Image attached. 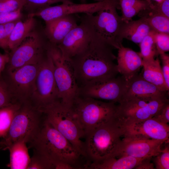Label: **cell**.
Here are the masks:
<instances>
[{
	"label": "cell",
	"mask_w": 169,
	"mask_h": 169,
	"mask_svg": "<svg viewBox=\"0 0 169 169\" xmlns=\"http://www.w3.org/2000/svg\"><path fill=\"white\" fill-rule=\"evenodd\" d=\"M121 9L122 20H131L132 17L141 11L149 9L153 4L151 0H118Z\"/></svg>",
	"instance_id": "cell-26"
},
{
	"label": "cell",
	"mask_w": 169,
	"mask_h": 169,
	"mask_svg": "<svg viewBox=\"0 0 169 169\" xmlns=\"http://www.w3.org/2000/svg\"><path fill=\"white\" fill-rule=\"evenodd\" d=\"M118 49L116 64L118 73L127 80L138 74L142 67L143 59L139 52L121 45Z\"/></svg>",
	"instance_id": "cell-20"
},
{
	"label": "cell",
	"mask_w": 169,
	"mask_h": 169,
	"mask_svg": "<svg viewBox=\"0 0 169 169\" xmlns=\"http://www.w3.org/2000/svg\"><path fill=\"white\" fill-rule=\"evenodd\" d=\"M41 61L8 72L9 78L7 81L16 102L21 103L29 102Z\"/></svg>",
	"instance_id": "cell-12"
},
{
	"label": "cell",
	"mask_w": 169,
	"mask_h": 169,
	"mask_svg": "<svg viewBox=\"0 0 169 169\" xmlns=\"http://www.w3.org/2000/svg\"><path fill=\"white\" fill-rule=\"evenodd\" d=\"M156 0L157 2H158L161 1V0Z\"/></svg>",
	"instance_id": "cell-45"
},
{
	"label": "cell",
	"mask_w": 169,
	"mask_h": 169,
	"mask_svg": "<svg viewBox=\"0 0 169 169\" xmlns=\"http://www.w3.org/2000/svg\"><path fill=\"white\" fill-rule=\"evenodd\" d=\"M154 164L156 169H169V145L167 144L157 155L153 157Z\"/></svg>",
	"instance_id": "cell-33"
},
{
	"label": "cell",
	"mask_w": 169,
	"mask_h": 169,
	"mask_svg": "<svg viewBox=\"0 0 169 169\" xmlns=\"http://www.w3.org/2000/svg\"><path fill=\"white\" fill-rule=\"evenodd\" d=\"M136 96L142 98L157 99L168 97L167 91L160 90L138 74L127 81L126 91L123 96Z\"/></svg>",
	"instance_id": "cell-19"
},
{
	"label": "cell",
	"mask_w": 169,
	"mask_h": 169,
	"mask_svg": "<svg viewBox=\"0 0 169 169\" xmlns=\"http://www.w3.org/2000/svg\"><path fill=\"white\" fill-rule=\"evenodd\" d=\"M96 0L95 2L89 3H62L43 8L30 13L29 15L34 17H39L46 22L64 16L79 13L94 14L104 8L109 0Z\"/></svg>",
	"instance_id": "cell-15"
},
{
	"label": "cell",
	"mask_w": 169,
	"mask_h": 169,
	"mask_svg": "<svg viewBox=\"0 0 169 169\" xmlns=\"http://www.w3.org/2000/svg\"><path fill=\"white\" fill-rule=\"evenodd\" d=\"M151 30L147 23L142 18L136 20L123 21L118 34L117 42L121 46L123 39L125 38L139 44Z\"/></svg>",
	"instance_id": "cell-21"
},
{
	"label": "cell",
	"mask_w": 169,
	"mask_h": 169,
	"mask_svg": "<svg viewBox=\"0 0 169 169\" xmlns=\"http://www.w3.org/2000/svg\"><path fill=\"white\" fill-rule=\"evenodd\" d=\"M41 111L45 120L64 136L80 155L86 156L84 143L81 140L85 134L72 107L59 101Z\"/></svg>",
	"instance_id": "cell-5"
},
{
	"label": "cell",
	"mask_w": 169,
	"mask_h": 169,
	"mask_svg": "<svg viewBox=\"0 0 169 169\" xmlns=\"http://www.w3.org/2000/svg\"><path fill=\"white\" fill-rule=\"evenodd\" d=\"M155 41L157 55L169 50V34L156 32Z\"/></svg>",
	"instance_id": "cell-34"
},
{
	"label": "cell",
	"mask_w": 169,
	"mask_h": 169,
	"mask_svg": "<svg viewBox=\"0 0 169 169\" xmlns=\"http://www.w3.org/2000/svg\"><path fill=\"white\" fill-rule=\"evenodd\" d=\"M44 32L49 41L58 45L77 25L75 14L69 15L45 22Z\"/></svg>",
	"instance_id": "cell-18"
},
{
	"label": "cell",
	"mask_w": 169,
	"mask_h": 169,
	"mask_svg": "<svg viewBox=\"0 0 169 169\" xmlns=\"http://www.w3.org/2000/svg\"><path fill=\"white\" fill-rule=\"evenodd\" d=\"M153 117L162 123L168 124L169 122V103L165 105Z\"/></svg>",
	"instance_id": "cell-39"
},
{
	"label": "cell",
	"mask_w": 169,
	"mask_h": 169,
	"mask_svg": "<svg viewBox=\"0 0 169 169\" xmlns=\"http://www.w3.org/2000/svg\"><path fill=\"white\" fill-rule=\"evenodd\" d=\"M85 135L101 125L114 119L115 103L78 95L71 106Z\"/></svg>",
	"instance_id": "cell-6"
},
{
	"label": "cell",
	"mask_w": 169,
	"mask_h": 169,
	"mask_svg": "<svg viewBox=\"0 0 169 169\" xmlns=\"http://www.w3.org/2000/svg\"><path fill=\"white\" fill-rule=\"evenodd\" d=\"M47 51L52 60L59 100L63 104L71 107L79 95V88L72 68L69 61L63 57L57 45L49 42Z\"/></svg>",
	"instance_id": "cell-8"
},
{
	"label": "cell",
	"mask_w": 169,
	"mask_h": 169,
	"mask_svg": "<svg viewBox=\"0 0 169 169\" xmlns=\"http://www.w3.org/2000/svg\"><path fill=\"white\" fill-rule=\"evenodd\" d=\"M113 49L103 41L91 39L86 48L68 60L79 88L91 81L116 77L118 72Z\"/></svg>",
	"instance_id": "cell-1"
},
{
	"label": "cell",
	"mask_w": 169,
	"mask_h": 169,
	"mask_svg": "<svg viewBox=\"0 0 169 169\" xmlns=\"http://www.w3.org/2000/svg\"><path fill=\"white\" fill-rule=\"evenodd\" d=\"M168 103V97H124L117 105L115 119L120 124L142 121L153 117Z\"/></svg>",
	"instance_id": "cell-9"
},
{
	"label": "cell",
	"mask_w": 169,
	"mask_h": 169,
	"mask_svg": "<svg viewBox=\"0 0 169 169\" xmlns=\"http://www.w3.org/2000/svg\"><path fill=\"white\" fill-rule=\"evenodd\" d=\"M162 62V70L165 83L169 89V56L164 53L160 54Z\"/></svg>",
	"instance_id": "cell-38"
},
{
	"label": "cell",
	"mask_w": 169,
	"mask_h": 169,
	"mask_svg": "<svg viewBox=\"0 0 169 169\" xmlns=\"http://www.w3.org/2000/svg\"><path fill=\"white\" fill-rule=\"evenodd\" d=\"M144 158L127 156L119 158L110 156L98 161L93 162L88 167L94 169H135Z\"/></svg>",
	"instance_id": "cell-23"
},
{
	"label": "cell",
	"mask_w": 169,
	"mask_h": 169,
	"mask_svg": "<svg viewBox=\"0 0 169 169\" xmlns=\"http://www.w3.org/2000/svg\"><path fill=\"white\" fill-rule=\"evenodd\" d=\"M123 135L120 124L115 119L95 128L85 136L84 143L86 156L95 162L112 156Z\"/></svg>",
	"instance_id": "cell-4"
},
{
	"label": "cell",
	"mask_w": 169,
	"mask_h": 169,
	"mask_svg": "<svg viewBox=\"0 0 169 169\" xmlns=\"http://www.w3.org/2000/svg\"><path fill=\"white\" fill-rule=\"evenodd\" d=\"M59 101L60 100L54 76L53 63L47 51L40 63L29 102L41 110Z\"/></svg>",
	"instance_id": "cell-11"
},
{
	"label": "cell",
	"mask_w": 169,
	"mask_h": 169,
	"mask_svg": "<svg viewBox=\"0 0 169 169\" xmlns=\"http://www.w3.org/2000/svg\"><path fill=\"white\" fill-rule=\"evenodd\" d=\"M24 0H0V13L9 12L23 8Z\"/></svg>",
	"instance_id": "cell-35"
},
{
	"label": "cell",
	"mask_w": 169,
	"mask_h": 169,
	"mask_svg": "<svg viewBox=\"0 0 169 169\" xmlns=\"http://www.w3.org/2000/svg\"><path fill=\"white\" fill-rule=\"evenodd\" d=\"M27 142L22 139L7 146L10 153L8 166L11 169H27L30 161Z\"/></svg>",
	"instance_id": "cell-22"
},
{
	"label": "cell",
	"mask_w": 169,
	"mask_h": 169,
	"mask_svg": "<svg viewBox=\"0 0 169 169\" xmlns=\"http://www.w3.org/2000/svg\"><path fill=\"white\" fill-rule=\"evenodd\" d=\"M169 141L136 139L124 137L111 156H131L136 158L152 157L159 154L161 147Z\"/></svg>",
	"instance_id": "cell-16"
},
{
	"label": "cell",
	"mask_w": 169,
	"mask_h": 169,
	"mask_svg": "<svg viewBox=\"0 0 169 169\" xmlns=\"http://www.w3.org/2000/svg\"><path fill=\"white\" fill-rule=\"evenodd\" d=\"M22 103L16 102L0 108V138L7 136L13 118Z\"/></svg>",
	"instance_id": "cell-28"
},
{
	"label": "cell",
	"mask_w": 169,
	"mask_h": 169,
	"mask_svg": "<svg viewBox=\"0 0 169 169\" xmlns=\"http://www.w3.org/2000/svg\"><path fill=\"white\" fill-rule=\"evenodd\" d=\"M9 37L5 29L4 25L0 24V48L7 50Z\"/></svg>",
	"instance_id": "cell-40"
},
{
	"label": "cell",
	"mask_w": 169,
	"mask_h": 169,
	"mask_svg": "<svg viewBox=\"0 0 169 169\" xmlns=\"http://www.w3.org/2000/svg\"><path fill=\"white\" fill-rule=\"evenodd\" d=\"M91 41L88 31L80 23L72 29L57 46L63 57L68 60L84 50Z\"/></svg>",
	"instance_id": "cell-17"
},
{
	"label": "cell",
	"mask_w": 169,
	"mask_h": 169,
	"mask_svg": "<svg viewBox=\"0 0 169 169\" xmlns=\"http://www.w3.org/2000/svg\"><path fill=\"white\" fill-rule=\"evenodd\" d=\"M120 124L125 138L169 141V125L153 117Z\"/></svg>",
	"instance_id": "cell-14"
},
{
	"label": "cell",
	"mask_w": 169,
	"mask_h": 169,
	"mask_svg": "<svg viewBox=\"0 0 169 169\" xmlns=\"http://www.w3.org/2000/svg\"><path fill=\"white\" fill-rule=\"evenodd\" d=\"M142 67L143 72L142 76L144 79L162 91L169 90L165 83L161 67L158 59L149 61L143 60Z\"/></svg>",
	"instance_id": "cell-25"
},
{
	"label": "cell",
	"mask_w": 169,
	"mask_h": 169,
	"mask_svg": "<svg viewBox=\"0 0 169 169\" xmlns=\"http://www.w3.org/2000/svg\"><path fill=\"white\" fill-rule=\"evenodd\" d=\"M5 146L2 141H0V150L3 149L4 150Z\"/></svg>",
	"instance_id": "cell-43"
},
{
	"label": "cell",
	"mask_w": 169,
	"mask_h": 169,
	"mask_svg": "<svg viewBox=\"0 0 169 169\" xmlns=\"http://www.w3.org/2000/svg\"><path fill=\"white\" fill-rule=\"evenodd\" d=\"M9 58V54L0 53V75L8 63Z\"/></svg>",
	"instance_id": "cell-42"
},
{
	"label": "cell",
	"mask_w": 169,
	"mask_h": 169,
	"mask_svg": "<svg viewBox=\"0 0 169 169\" xmlns=\"http://www.w3.org/2000/svg\"><path fill=\"white\" fill-rule=\"evenodd\" d=\"M44 121L42 111L29 102L22 103L13 118L7 136L2 141L5 148L20 139H24L27 144L29 143L38 134Z\"/></svg>",
	"instance_id": "cell-7"
},
{
	"label": "cell",
	"mask_w": 169,
	"mask_h": 169,
	"mask_svg": "<svg viewBox=\"0 0 169 169\" xmlns=\"http://www.w3.org/2000/svg\"><path fill=\"white\" fill-rule=\"evenodd\" d=\"M27 169H54L53 164L39 153L33 151Z\"/></svg>",
	"instance_id": "cell-30"
},
{
	"label": "cell",
	"mask_w": 169,
	"mask_h": 169,
	"mask_svg": "<svg viewBox=\"0 0 169 169\" xmlns=\"http://www.w3.org/2000/svg\"><path fill=\"white\" fill-rule=\"evenodd\" d=\"M139 13L140 18L146 21L152 30L169 34V18L161 14L151 13L147 9Z\"/></svg>",
	"instance_id": "cell-27"
},
{
	"label": "cell",
	"mask_w": 169,
	"mask_h": 169,
	"mask_svg": "<svg viewBox=\"0 0 169 169\" xmlns=\"http://www.w3.org/2000/svg\"><path fill=\"white\" fill-rule=\"evenodd\" d=\"M152 157L144 158L138 165L135 168L136 169H154V165L151 162Z\"/></svg>",
	"instance_id": "cell-41"
},
{
	"label": "cell",
	"mask_w": 169,
	"mask_h": 169,
	"mask_svg": "<svg viewBox=\"0 0 169 169\" xmlns=\"http://www.w3.org/2000/svg\"><path fill=\"white\" fill-rule=\"evenodd\" d=\"M82 3H85L86 0H80Z\"/></svg>",
	"instance_id": "cell-44"
},
{
	"label": "cell",
	"mask_w": 169,
	"mask_h": 169,
	"mask_svg": "<svg viewBox=\"0 0 169 169\" xmlns=\"http://www.w3.org/2000/svg\"><path fill=\"white\" fill-rule=\"evenodd\" d=\"M120 7L118 0H109L96 14H84L81 23L88 31L91 39L100 40L118 49L120 46L117 41L120 26L123 21L117 12Z\"/></svg>",
	"instance_id": "cell-3"
},
{
	"label": "cell",
	"mask_w": 169,
	"mask_h": 169,
	"mask_svg": "<svg viewBox=\"0 0 169 169\" xmlns=\"http://www.w3.org/2000/svg\"><path fill=\"white\" fill-rule=\"evenodd\" d=\"M49 41L44 31L34 29L18 46L9 54L8 72L23 66L40 62L47 53Z\"/></svg>",
	"instance_id": "cell-10"
},
{
	"label": "cell",
	"mask_w": 169,
	"mask_h": 169,
	"mask_svg": "<svg viewBox=\"0 0 169 169\" xmlns=\"http://www.w3.org/2000/svg\"><path fill=\"white\" fill-rule=\"evenodd\" d=\"M156 32L151 30L139 43V52L143 60L149 61L154 59L157 55L156 49L155 41Z\"/></svg>",
	"instance_id": "cell-29"
},
{
	"label": "cell",
	"mask_w": 169,
	"mask_h": 169,
	"mask_svg": "<svg viewBox=\"0 0 169 169\" xmlns=\"http://www.w3.org/2000/svg\"><path fill=\"white\" fill-rule=\"evenodd\" d=\"M127 81L122 76L90 82L79 88V95L119 103L126 89Z\"/></svg>",
	"instance_id": "cell-13"
},
{
	"label": "cell",
	"mask_w": 169,
	"mask_h": 169,
	"mask_svg": "<svg viewBox=\"0 0 169 169\" xmlns=\"http://www.w3.org/2000/svg\"><path fill=\"white\" fill-rule=\"evenodd\" d=\"M34 17L28 16L23 21L19 19L16 23L8 42V49L11 51L18 46L34 29L35 25Z\"/></svg>",
	"instance_id": "cell-24"
},
{
	"label": "cell",
	"mask_w": 169,
	"mask_h": 169,
	"mask_svg": "<svg viewBox=\"0 0 169 169\" xmlns=\"http://www.w3.org/2000/svg\"><path fill=\"white\" fill-rule=\"evenodd\" d=\"M22 9L21 8L13 12L0 13V24L20 19L22 15Z\"/></svg>",
	"instance_id": "cell-37"
},
{
	"label": "cell",
	"mask_w": 169,
	"mask_h": 169,
	"mask_svg": "<svg viewBox=\"0 0 169 169\" xmlns=\"http://www.w3.org/2000/svg\"><path fill=\"white\" fill-rule=\"evenodd\" d=\"M149 12L158 13L169 18V0H161L152 4L149 9Z\"/></svg>",
	"instance_id": "cell-36"
},
{
	"label": "cell",
	"mask_w": 169,
	"mask_h": 169,
	"mask_svg": "<svg viewBox=\"0 0 169 169\" xmlns=\"http://www.w3.org/2000/svg\"><path fill=\"white\" fill-rule=\"evenodd\" d=\"M24 1L25 4L24 7L30 10H34L37 9V11L50 6L51 5L55 3H70L73 2L71 0H24Z\"/></svg>",
	"instance_id": "cell-31"
},
{
	"label": "cell",
	"mask_w": 169,
	"mask_h": 169,
	"mask_svg": "<svg viewBox=\"0 0 169 169\" xmlns=\"http://www.w3.org/2000/svg\"><path fill=\"white\" fill-rule=\"evenodd\" d=\"M16 102L12 96L7 81L0 75V108Z\"/></svg>",
	"instance_id": "cell-32"
},
{
	"label": "cell",
	"mask_w": 169,
	"mask_h": 169,
	"mask_svg": "<svg viewBox=\"0 0 169 169\" xmlns=\"http://www.w3.org/2000/svg\"><path fill=\"white\" fill-rule=\"evenodd\" d=\"M28 144L33 151L49 160L54 169L74 168L81 156L71 143L45 120L38 134Z\"/></svg>",
	"instance_id": "cell-2"
}]
</instances>
